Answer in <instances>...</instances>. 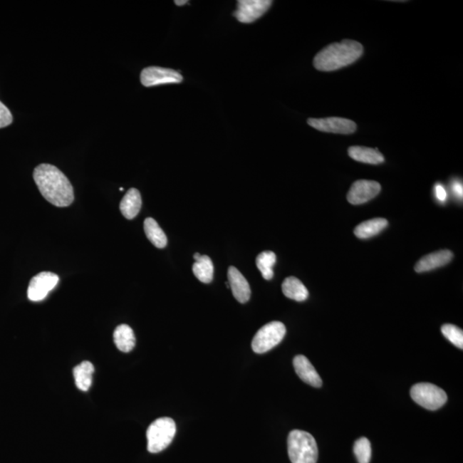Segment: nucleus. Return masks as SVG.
Wrapping results in <instances>:
<instances>
[{"label":"nucleus","instance_id":"14","mask_svg":"<svg viewBox=\"0 0 463 463\" xmlns=\"http://www.w3.org/2000/svg\"><path fill=\"white\" fill-rule=\"evenodd\" d=\"M453 259V254L449 250H442L432 252L431 254L423 256L416 264L415 269L416 272L423 273L433 271L437 268L443 267L448 264Z\"/></svg>","mask_w":463,"mask_h":463},{"label":"nucleus","instance_id":"9","mask_svg":"<svg viewBox=\"0 0 463 463\" xmlns=\"http://www.w3.org/2000/svg\"><path fill=\"white\" fill-rule=\"evenodd\" d=\"M271 5V0H239L238 9L234 15L241 23H254L267 12Z\"/></svg>","mask_w":463,"mask_h":463},{"label":"nucleus","instance_id":"24","mask_svg":"<svg viewBox=\"0 0 463 463\" xmlns=\"http://www.w3.org/2000/svg\"><path fill=\"white\" fill-rule=\"evenodd\" d=\"M353 452L359 463H369L372 457V446L366 437H360L353 445Z\"/></svg>","mask_w":463,"mask_h":463},{"label":"nucleus","instance_id":"5","mask_svg":"<svg viewBox=\"0 0 463 463\" xmlns=\"http://www.w3.org/2000/svg\"><path fill=\"white\" fill-rule=\"evenodd\" d=\"M411 397L419 405L435 411L447 402V395L443 389L430 383H420L412 387Z\"/></svg>","mask_w":463,"mask_h":463},{"label":"nucleus","instance_id":"10","mask_svg":"<svg viewBox=\"0 0 463 463\" xmlns=\"http://www.w3.org/2000/svg\"><path fill=\"white\" fill-rule=\"evenodd\" d=\"M307 123L320 132L348 135L355 132L357 125L353 120L331 117L324 119H309Z\"/></svg>","mask_w":463,"mask_h":463},{"label":"nucleus","instance_id":"13","mask_svg":"<svg viewBox=\"0 0 463 463\" xmlns=\"http://www.w3.org/2000/svg\"><path fill=\"white\" fill-rule=\"evenodd\" d=\"M293 368L296 369L297 375L306 384L319 388L323 385L321 378L314 366L311 365L308 359L304 355H297L293 359Z\"/></svg>","mask_w":463,"mask_h":463},{"label":"nucleus","instance_id":"23","mask_svg":"<svg viewBox=\"0 0 463 463\" xmlns=\"http://www.w3.org/2000/svg\"><path fill=\"white\" fill-rule=\"evenodd\" d=\"M276 262V256L271 251H265L256 256V267L265 280H271L274 276L273 267Z\"/></svg>","mask_w":463,"mask_h":463},{"label":"nucleus","instance_id":"30","mask_svg":"<svg viewBox=\"0 0 463 463\" xmlns=\"http://www.w3.org/2000/svg\"><path fill=\"white\" fill-rule=\"evenodd\" d=\"M201 254H195L194 256H193V259H194L196 261L199 260L200 259Z\"/></svg>","mask_w":463,"mask_h":463},{"label":"nucleus","instance_id":"11","mask_svg":"<svg viewBox=\"0 0 463 463\" xmlns=\"http://www.w3.org/2000/svg\"><path fill=\"white\" fill-rule=\"evenodd\" d=\"M380 191L381 185L376 181L358 180L352 184L347 199L353 205L365 204L380 194Z\"/></svg>","mask_w":463,"mask_h":463},{"label":"nucleus","instance_id":"8","mask_svg":"<svg viewBox=\"0 0 463 463\" xmlns=\"http://www.w3.org/2000/svg\"><path fill=\"white\" fill-rule=\"evenodd\" d=\"M60 278L52 272H41L29 283L28 298L31 301H41L56 287Z\"/></svg>","mask_w":463,"mask_h":463},{"label":"nucleus","instance_id":"21","mask_svg":"<svg viewBox=\"0 0 463 463\" xmlns=\"http://www.w3.org/2000/svg\"><path fill=\"white\" fill-rule=\"evenodd\" d=\"M145 232L147 238L155 247L160 248V249L166 247L167 238L155 219L150 217L146 219L145 221Z\"/></svg>","mask_w":463,"mask_h":463},{"label":"nucleus","instance_id":"18","mask_svg":"<svg viewBox=\"0 0 463 463\" xmlns=\"http://www.w3.org/2000/svg\"><path fill=\"white\" fill-rule=\"evenodd\" d=\"M281 288L286 297L298 302L305 301L309 296L308 290L296 277L286 278Z\"/></svg>","mask_w":463,"mask_h":463},{"label":"nucleus","instance_id":"2","mask_svg":"<svg viewBox=\"0 0 463 463\" xmlns=\"http://www.w3.org/2000/svg\"><path fill=\"white\" fill-rule=\"evenodd\" d=\"M363 52V46L360 42L343 40L321 50L315 56L313 65L316 69L321 71L339 70L359 60Z\"/></svg>","mask_w":463,"mask_h":463},{"label":"nucleus","instance_id":"15","mask_svg":"<svg viewBox=\"0 0 463 463\" xmlns=\"http://www.w3.org/2000/svg\"><path fill=\"white\" fill-rule=\"evenodd\" d=\"M142 207V197L137 189L130 188L120 202L122 214L128 220L136 217Z\"/></svg>","mask_w":463,"mask_h":463},{"label":"nucleus","instance_id":"19","mask_svg":"<svg viewBox=\"0 0 463 463\" xmlns=\"http://www.w3.org/2000/svg\"><path fill=\"white\" fill-rule=\"evenodd\" d=\"M113 340L118 349L124 353L132 351L136 345L134 332L132 328L126 324H121L116 328L113 333Z\"/></svg>","mask_w":463,"mask_h":463},{"label":"nucleus","instance_id":"25","mask_svg":"<svg viewBox=\"0 0 463 463\" xmlns=\"http://www.w3.org/2000/svg\"><path fill=\"white\" fill-rule=\"evenodd\" d=\"M442 333L447 338L454 346L463 348V332L460 328L453 324H444L441 328Z\"/></svg>","mask_w":463,"mask_h":463},{"label":"nucleus","instance_id":"6","mask_svg":"<svg viewBox=\"0 0 463 463\" xmlns=\"http://www.w3.org/2000/svg\"><path fill=\"white\" fill-rule=\"evenodd\" d=\"M286 327L283 323L273 321L256 332L252 340L251 348L256 353H266L277 346L283 340Z\"/></svg>","mask_w":463,"mask_h":463},{"label":"nucleus","instance_id":"1","mask_svg":"<svg viewBox=\"0 0 463 463\" xmlns=\"http://www.w3.org/2000/svg\"><path fill=\"white\" fill-rule=\"evenodd\" d=\"M33 176L41 195L50 204L67 207L73 203V185L58 167L51 164H41L36 167Z\"/></svg>","mask_w":463,"mask_h":463},{"label":"nucleus","instance_id":"4","mask_svg":"<svg viewBox=\"0 0 463 463\" xmlns=\"http://www.w3.org/2000/svg\"><path fill=\"white\" fill-rule=\"evenodd\" d=\"M176 435L174 420L163 417L150 425L147 430L148 450L150 453H159L167 449Z\"/></svg>","mask_w":463,"mask_h":463},{"label":"nucleus","instance_id":"20","mask_svg":"<svg viewBox=\"0 0 463 463\" xmlns=\"http://www.w3.org/2000/svg\"><path fill=\"white\" fill-rule=\"evenodd\" d=\"M95 368L90 361H83L81 364L76 366L73 370L76 385L82 391L90 390L93 374H94Z\"/></svg>","mask_w":463,"mask_h":463},{"label":"nucleus","instance_id":"26","mask_svg":"<svg viewBox=\"0 0 463 463\" xmlns=\"http://www.w3.org/2000/svg\"><path fill=\"white\" fill-rule=\"evenodd\" d=\"M14 121L11 113L5 104L0 102V128H6Z\"/></svg>","mask_w":463,"mask_h":463},{"label":"nucleus","instance_id":"28","mask_svg":"<svg viewBox=\"0 0 463 463\" xmlns=\"http://www.w3.org/2000/svg\"><path fill=\"white\" fill-rule=\"evenodd\" d=\"M452 192L454 196L457 197L458 199H462L463 195L462 184L459 182V181L454 182L452 184Z\"/></svg>","mask_w":463,"mask_h":463},{"label":"nucleus","instance_id":"29","mask_svg":"<svg viewBox=\"0 0 463 463\" xmlns=\"http://www.w3.org/2000/svg\"><path fill=\"white\" fill-rule=\"evenodd\" d=\"M175 3L176 6H181L185 5V4H187L188 1H187V0H176Z\"/></svg>","mask_w":463,"mask_h":463},{"label":"nucleus","instance_id":"3","mask_svg":"<svg viewBox=\"0 0 463 463\" xmlns=\"http://www.w3.org/2000/svg\"><path fill=\"white\" fill-rule=\"evenodd\" d=\"M288 450L292 463H317V442L309 432L293 430L288 437Z\"/></svg>","mask_w":463,"mask_h":463},{"label":"nucleus","instance_id":"7","mask_svg":"<svg viewBox=\"0 0 463 463\" xmlns=\"http://www.w3.org/2000/svg\"><path fill=\"white\" fill-rule=\"evenodd\" d=\"M140 80L142 85L154 87L162 84L180 83L183 81V77L175 70L150 66L142 71Z\"/></svg>","mask_w":463,"mask_h":463},{"label":"nucleus","instance_id":"27","mask_svg":"<svg viewBox=\"0 0 463 463\" xmlns=\"http://www.w3.org/2000/svg\"><path fill=\"white\" fill-rule=\"evenodd\" d=\"M435 190L437 200L440 201L441 203H444L446 199H447V192L445 191L443 185L441 184H437Z\"/></svg>","mask_w":463,"mask_h":463},{"label":"nucleus","instance_id":"16","mask_svg":"<svg viewBox=\"0 0 463 463\" xmlns=\"http://www.w3.org/2000/svg\"><path fill=\"white\" fill-rule=\"evenodd\" d=\"M348 155L355 161L373 165H378L385 162L384 155L377 149L368 147L353 146L348 149Z\"/></svg>","mask_w":463,"mask_h":463},{"label":"nucleus","instance_id":"12","mask_svg":"<svg viewBox=\"0 0 463 463\" xmlns=\"http://www.w3.org/2000/svg\"><path fill=\"white\" fill-rule=\"evenodd\" d=\"M229 284L234 296L239 303H246L251 298L250 285L239 269L231 266L227 272Z\"/></svg>","mask_w":463,"mask_h":463},{"label":"nucleus","instance_id":"17","mask_svg":"<svg viewBox=\"0 0 463 463\" xmlns=\"http://www.w3.org/2000/svg\"><path fill=\"white\" fill-rule=\"evenodd\" d=\"M388 224L389 222L386 219L374 218L358 225L355 229V234L357 238L362 239L372 238L384 231Z\"/></svg>","mask_w":463,"mask_h":463},{"label":"nucleus","instance_id":"22","mask_svg":"<svg viewBox=\"0 0 463 463\" xmlns=\"http://www.w3.org/2000/svg\"><path fill=\"white\" fill-rule=\"evenodd\" d=\"M193 273L202 283L208 284L213 280L214 265L209 256L201 255L192 266Z\"/></svg>","mask_w":463,"mask_h":463}]
</instances>
